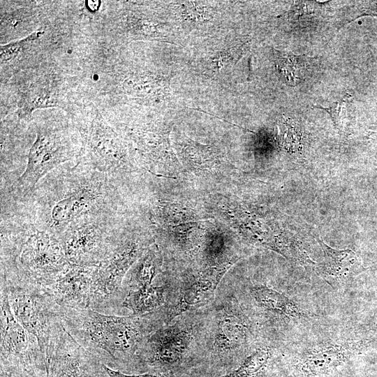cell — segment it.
Here are the masks:
<instances>
[{
	"mask_svg": "<svg viewBox=\"0 0 377 377\" xmlns=\"http://www.w3.org/2000/svg\"><path fill=\"white\" fill-rule=\"evenodd\" d=\"M233 263L234 260H231L188 276L183 283L175 302L168 309V321L209 302L214 297L221 279Z\"/></svg>",
	"mask_w": 377,
	"mask_h": 377,
	"instance_id": "14",
	"label": "cell"
},
{
	"mask_svg": "<svg viewBox=\"0 0 377 377\" xmlns=\"http://www.w3.org/2000/svg\"><path fill=\"white\" fill-rule=\"evenodd\" d=\"M47 377V376H46Z\"/></svg>",
	"mask_w": 377,
	"mask_h": 377,
	"instance_id": "29",
	"label": "cell"
},
{
	"mask_svg": "<svg viewBox=\"0 0 377 377\" xmlns=\"http://www.w3.org/2000/svg\"><path fill=\"white\" fill-rule=\"evenodd\" d=\"M8 87L19 121L30 122L36 110L57 108L68 113L77 98L78 73H72L54 59L22 72L1 85Z\"/></svg>",
	"mask_w": 377,
	"mask_h": 377,
	"instance_id": "2",
	"label": "cell"
},
{
	"mask_svg": "<svg viewBox=\"0 0 377 377\" xmlns=\"http://www.w3.org/2000/svg\"><path fill=\"white\" fill-rule=\"evenodd\" d=\"M1 366L19 367L46 374V357L36 338L19 323L10 308L7 285L1 277Z\"/></svg>",
	"mask_w": 377,
	"mask_h": 377,
	"instance_id": "8",
	"label": "cell"
},
{
	"mask_svg": "<svg viewBox=\"0 0 377 377\" xmlns=\"http://www.w3.org/2000/svg\"><path fill=\"white\" fill-rule=\"evenodd\" d=\"M95 193L91 188L83 187L60 200L52 210L54 223L64 225L75 219L95 200Z\"/></svg>",
	"mask_w": 377,
	"mask_h": 377,
	"instance_id": "19",
	"label": "cell"
},
{
	"mask_svg": "<svg viewBox=\"0 0 377 377\" xmlns=\"http://www.w3.org/2000/svg\"><path fill=\"white\" fill-rule=\"evenodd\" d=\"M68 114L80 134V163L103 172L131 170L126 142L93 102L79 96Z\"/></svg>",
	"mask_w": 377,
	"mask_h": 377,
	"instance_id": "3",
	"label": "cell"
},
{
	"mask_svg": "<svg viewBox=\"0 0 377 377\" xmlns=\"http://www.w3.org/2000/svg\"><path fill=\"white\" fill-rule=\"evenodd\" d=\"M192 339L191 331L180 325L152 330L138 353V365L155 369L177 367L187 353Z\"/></svg>",
	"mask_w": 377,
	"mask_h": 377,
	"instance_id": "11",
	"label": "cell"
},
{
	"mask_svg": "<svg viewBox=\"0 0 377 377\" xmlns=\"http://www.w3.org/2000/svg\"><path fill=\"white\" fill-rule=\"evenodd\" d=\"M270 357L267 348H260L251 353L236 369L220 377H255L266 366Z\"/></svg>",
	"mask_w": 377,
	"mask_h": 377,
	"instance_id": "23",
	"label": "cell"
},
{
	"mask_svg": "<svg viewBox=\"0 0 377 377\" xmlns=\"http://www.w3.org/2000/svg\"><path fill=\"white\" fill-rule=\"evenodd\" d=\"M36 137L31 147L27 167L17 180L24 193H31L36 184L50 170L75 156L74 147L66 127L54 120L36 124Z\"/></svg>",
	"mask_w": 377,
	"mask_h": 377,
	"instance_id": "7",
	"label": "cell"
},
{
	"mask_svg": "<svg viewBox=\"0 0 377 377\" xmlns=\"http://www.w3.org/2000/svg\"><path fill=\"white\" fill-rule=\"evenodd\" d=\"M61 311L66 331L102 364L111 369L138 365V353L152 331V314L117 316L90 308Z\"/></svg>",
	"mask_w": 377,
	"mask_h": 377,
	"instance_id": "1",
	"label": "cell"
},
{
	"mask_svg": "<svg viewBox=\"0 0 377 377\" xmlns=\"http://www.w3.org/2000/svg\"><path fill=\"white\" fill-rule=\"evenodd\" d=\"M1 276L48 288L68 265L59 239L45 231L31 235L4 258Z\"/></svg>",
	"mask_w": 377,
	"mask_h": 377,
	"instance_id": "4",
	"label": "cell"
},
{
	"mask_svg": "<svg viewBox=\"0 0 377 377\" xmlns=\"http://www.w3.org/2000/svg\"><path fill=\"white\" fill-rule=\"evenodd\" d=\"M189 144L185 149L187 158L201 168H211L220 160L218 151L209 146L195 143Z\"/></svg>",
	"mask_w": 377,
	"mask_h": 377,
	"instance_id": "24",
	"label": "cell"
},
{
	"mask_svg": "<svg viewBox=\"0 0 377 377\" xmlns=\"http://www.w3.org/2000/svg\"><path fill=\"white\" fill-rule=\"evenodd\" d=\"M161 263L158 249L156 246H149L128 272V282L124 286L125 294L127 290L151 286L160 272Z\"/></svg>",
	"mask_w": 377,
	"mask_h": 377,
	"instance_id": "18",
	"label": "cell"
},
{
	"mask_svg": "<svg viewBox=\"0 0 377 377\" xmlns=\"http://www.w3.org/2000/svg\"><path fill=\"white\" fill-rule=\"evenodd\" d=\"M346 98L347 97L345 96L339 101L330 103L328 106L316 105L313 107L326 111L332 119L335 126L340 129L343 110H346Z\"/></svg>",
	"mask_w": 377,
	"mask_h": 377,
	"instance_id": "27",
	"label": "cell"
},
{
	"mask_svg": "<svg viewBox=\"0 0 377 377\" xmlns=\"http://www.w3.org/2000/svg\"><path fill=\"white\" fill-rule=\"evenodd\" d=\"M320 243L325 253L326 267L330 274L335 276L346 275L358 264V258L352 250H337L328 246L323 241H320Z\"/></svg>",
	"mask_w": 377,
	"mask_h": 377,
	"instance_id": "22",
	"label": "cell"
},
{
	"mask_svg": "<svg viewBox=\"0 0 377 377\" xmlns=\"http://www.w3.org/2000/svg\"><path fill=\"white\" fill-rule=\"evenodd\" d=\"M149 248L140 238L112 239L108 251L96 267L90 309L98 312L122 306L125 297L124 279L138 258Z\"/></svg>",
	"mask_w": 377,
	"mask_h": 377,
	"instance_id": "6",
	"label": "cell"
},
{
	"mask_svg": "<svg viewBox=\"0 0 377 377\" xmlns=\"http://www.w3.org/2000/svg\"><path fill=\"white\" fill-rule=\"evenodd\" d=\"M170 131L153 127H134L128 135L146 164L160 174L177 171L179 163L172 149Z\"/></svg>",
	"mask_w": 377,
	"mask_h": 377,
	"instance_id": "15",
	"label": "cell"
},
{
	"mask_svg": "<svg viewBox=\"0 0 377 377\" xmlns=\"http://www.w3.org/2000/svg\"><path fill=\"white\" fill-rule=\"evenodd\" d=\"M64 1H1V43L27 37L58 15Z\"/></svg>",
	"mask_w": 377,
	"mask_h": 377,
	"instance_id": "9",
	"label": "cell"
},
{
	"mask_svg": "<svg viewBox=\"0 0 377 377\" xmlns=\"http://www.w3.org/2000/svg\"><path fill=\"white\" fill-rule=\"evenodd\" d=\"M277 69L283 74L286 82L289 84H296V81L299 77L296 75L298 68L295 57L277 55L276 59Z\"/></svg>",
	"mask_w": 377,
	"mask_h": 377,
	"instance_id": "26",
	"label": "cell"
},
{
	"mask_svg": "<svg viewBox=\"0 0 377 377\" xmlns=\"http://www.w3.org/2000/svg\"><path fill=\"white\" fill-rule=\"evenodd\" d=\"M156 213L161 220L169 223H178L198 219L192 211L182 206L168 202H160Z\"/></svg>",
	"mask_w": 377,
	"mask_h": 377,
	"instance_id": "25",
	"label": "cell"
},
{
	"mask_svg": "<svg viewBox=\"0 0 377 377\" xmlns=\"http://www.w3.org/2000/svg\"><path fill=\"white\" fill-rule=\"evenodd\" d=\"M255 301L266 310L286 316L300 315L296 304L283 294L265 286H256L251 290Z\"/></svg>",
	"mask_w": 377,
	"mask_h": 377,
	"instance_id": "20",
	"label": "cell"
},
{
	"mask_svg": "<svg viewBox=\"0 0 377 377\" xmlns=\"http://www.w3.org/2000/svg\"><path fill=\"white\" fill-rule=\"evenodd\" d=\"M346 357V348L343 346H329L307 354L303 360V366L311 373L323 372L340 364Z\"/></svg>",
	"mask_w": 377,
	"mask_h": 377,
	"instance_id": "21",
	"label": "cell"
},
{
	"mask_svg": "<svg viewBox=\"0 0 377 377\" xmlns=\"http://www.w3.org/2000/svg\"><path fill=\"white\" fill-rule=\"evenodd\" d=\"M97 266L69 264L45 289L62 310L90 308Z\"/></svg>",
	"mask_w": 377,
	"mask_h": 377,
	"instance_id": "12",
	"label": "cell"
},
{
	"mask_svg": "<svg viewBox=\"0 0 377 377\" xmlns=\"http://www.w3.org/2000/svg\"><path fill=\"white\" fill-rule=\"evenodd\" d=\"M6 283L10 308L19 323L34 335L46 357L62 325V311L44 288L24 281Z\"/></svg>",
	"mask_w": 377,
	"mask_h": 377,
	"instance_id": "5",
	"label": "cell"
},
{
	"mask_svg": "<svg viewBox=\"0 0 377 377\" xmlns=\"http://www.w3.org/2000/svg\"><path fill=\"white\" fill-rule=\"evenodd\" d=\"M59 239L69 264L97 266L112 238L98 225L87 223L71 228Z\"/></svg>",
	"mask_w": 377,
	"mask_h": 377,
	"instance_id": "13",
	"label": "cell"
},
{
	"mask_svg": "<svg viewBox=\"0 0 377 377\" xmlns=\"http://www.w3.org/2000/svg\"><path fill=\"white\" fill-rule=\"evenodd\" d=\"M166 287L150 286L127 290L122 306L132 311V315L145 316L154 313L165 302Z\"/></svg>",
	"mask_w": 377,
	"mask_h": 377,
	"instance_id": "17",
	"label": "cell"
},
{
	"mask_svg": "<svg viewBox=\"0 0 377 377\" xmlns=\"http://www.w3.org/2000/svg\"><path fill=\"white\" fill-rule=\"evenodd\" d=\"M47 377H109L101 362L62 328L46 357Z\"/></svg>",
	"mask_w": 377,
	"mask_h": 377,
	"instance_id": "10",
	"label": "cell"
},
{
	"mask_svg": "<svg viewBox=\"0 0 377 377\" xmlns=\"http://www.w3.org/2000/svg\"><path fill=\"white\" fill-rule=\"evenodd\" d=\"M246 332V326L239 316L228 311L221 312L216 320L214 350L221 354L237 349L244 342Z\"/></svg>",
	"mask_w": 377,
	"mask_h": 377,
	"instance_id": "16",
	"label": "cell"
},
{
	"mask_svg": "<svg viewBox=\"0 0 377 377\" xmlns=\"http://www.w3.org/2000/svg\"><path fill=\"white\" fill-rule=\"evenodd\" d=\"M103 368L109 377H170V375L164 373H145L141 374H127L119 370L110 368L103 364Z\"/></svg>",
	"mask_w": 377,
	"mask_h": 377,
	"instance_id": "28",
	"label": "cell"
}]
</instances>
